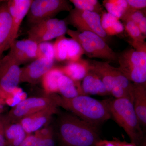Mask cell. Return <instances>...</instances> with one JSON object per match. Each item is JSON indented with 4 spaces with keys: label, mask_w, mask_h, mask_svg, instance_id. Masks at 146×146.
Listing matches in <instances>:
<instances>
[{
    "label": "cell",
    "mask_w": 146,
    "mask_h": 146,
    "mask_svg": "<svg viewBox=\"0 0 146 146\" xmlns=\"http://www.w3.org/2000/svg\"><path fill=\"white\" fill-rule=\"evenodd\" d=\"M54 128L58 146H96L98 127L69 112H58Z\"/></svg>",
    "instance_id": "6da1fadb"
},
{
    "label": "cell",
    "mask_w": 146,
    "mask_h": 146,
    "mask_svg": "<svg viewBox=\"0 0 146 146\" xmlns=\"http://www.w3.org/2000/svg\"><path fill=\"white\" fill-rule=\"evenodd\" d=\"M59 107L97 127L111 119L105 100L99 101L88 96L71 99L60 96Z\"/></svg>",
    "instance_id": "7a4b0ae2"
},
{
    "label": "cell",
    "mask_w": 146,
    "mask_h": 146,
    "mask_svg": "<svg viewBox=\"0 0 146 146\" xmlns=\"http://www.w3.org/2000/svg\"><path fill=\"white\" fill-rule=\"evenodd\" d=\"M111 118L122 128L136 146H146L144 131L138 121L133 103L125 98L105 100Z\"/></svg>",
    "instance_id": "3957f363"
},
{
    "label": "cell",
    "mask_w": 146,
    "mask_h": 146,
    "mask_svg": "<svg viewBox=\"0 0 146 146\" xmlns=\"http://www.w3.org/2000/svg\"><path fill=\"white\" fill-rule=\"evenodd\" d=\"M67 33L79 44L84 54L90 58H98L109 62L118 61V54L101 37L89 31L80 32L68 29Z\"/></svg>",
    "instance_id": "277c9868"
},
{
    "label": "cell",
    "mask_w": 146,
    "mask_h": 146,
    "mask_svg": "<svg viewBox=\"0 0 146 146\" xmlns=\"http://www.w3.org/2000/svg\"><path fill=\"white\" fill-rule=\"evenodd\" d=\"M119 69L133 83L146 84V48L129 49L118 54Z\"/></svg>",
    "instance_id": "5b68a950"
},
{
    "label": "cell",
    "mask_w": 146,
    "mask_h": 146,
    "mask_svg": "<svg viewBox=\"0 0 146 146\" xmlns=\"http://www.w3.org/2000/svg\"><path fill=\"white\" fill-rule=\"evenodd\" d=\"M60 96L58 94H46L43 96L25 99L15 105L4 117L9 122L18 123L23 118L52 107H59Z\"/></svg>",
    "instance_id": "8992f818"
},
{
    "label": "cell",
    "mask_w": 146,
    "mask_h": 146,
    "mask_svg": "<svg viewBox=\"0 0 146 146\" xmlns=\"http://www.w3.org/2000/svg\"><path fill=\"white\" fill-rule=\"evenodd\" d=\"M70 3L66 0H33L27 16L28 22L32 26L62 11L70 12L72 9Z\"/></svg>",
    "instance_id": "52a82bcc"
},
{
    "label": "cell",
    "mask_w": 146,
    "mask_h": 146,
    "mask_svg": "<svg viewBox=\"0 0 146 146\" xmlns=\"http://www.w3.org/2000/svg\"><path fill=\"white\" fill-rule=\"evenodd\" d=\"M65 21L80 32H91L99 36L106 43L109 41V36L102 27L101 16L98 13L75 8L70 11Z\"/></svg>",
    "instance_id": "ba28073f"
},
{
    "label": "cell",
    "mask_w": 146,
    "mask_h": 146,
    "mask_svg": "<svg viewBox=\"0 0 146 146\" xmlns=\"http://www.w3.org/2000/svg\"><path fill=\"white\" fill-rule=\"evenodd\" d=\"M21 68L8 54L0 58V97L5 101L20 83Z\"/></svg>",
    "instance_id": "9c48e42d"
},
{
    "label": "cell",
    "mask_w": 146,
    "mask_h": 146,
    "mask_svg": "<svg viewBox=\"0 0 146 146\" xmlns=\"http://www.w3.org/2000/svg\"><path fill=\"white\" fill-rule=\"evenodd\" d=\"M54 61L36 58L28 65L21 68L20 83L35 85L41 82L46 73L54 66Z\"/></svg>",
    "instance_id": "30bf717a"
},
{
    "label": "cell",
    "mask_w": 146,
    "mask_h": 146,
    "mask_svg": "<svg viewBox=\"0 0 146 146\" xmlns=\"http://www.w3.org/2000/svg\"><path fill=\"white\" fill-rule=\"evenodd\" d=\"M38 44L29 39L15 40L11 45L8 54L21 66L37 58Z\"/></svg>",
    "instance_id": "8fae6325"
},
{
    "label": "cell",
    "mask_w": 146,
    "mask_h": 146,
    "mask_svg": "<svg viewBox=\"0 0 146 146\" xmlns=\"http://www.w3.org/2000/svg\"><path fill=\"white\" fill-rule=\"evenodd\" d=\"M58 106H52L23 118L19 122L28 135L49 125L53 116L59 112Z\"/></svg>",
    "instance_id": "7c38bea8"
},
{
    "label": "cell",
    "mask_w": 146,
    "mask_h": 146,
    "mask_svg": "<svg viewBox=\"0 0 146 146\" xmlns=\"http://www.w3.org/2000/svg\"><path fill=\"white\" fill-rule=\"evenodd\" d=\"M32 1L9 0L7 2L12 21L11 44L17 39L21 24L27 15Z\"/></svg>",
    "instance_id": "4fadbf2b"
},
{
    "label": "cell",
    "mask_w": 146,
    "mask_h": 146,
    "mask_svg": "<svg viewBox=\"0 0 146 146\" xmlns=\"http://www.w3.org/2000/svg\"><path fill=\"white\" fill-rule=\"evenodd\" d=\"M7 2L2 1L0 3V58L11 44L12 21Z\"/></svg>",
    "instance_id": "5bb4252c"
},
{
    "label": "cell",
    "mask_w": 146,
    "mask_h": 146,
    "mask_svg": "<svg viewBox=\"0 0 146 146\" xmlns=\"http://www.w3.org/2000/svg\"><path fill=\"white\" fill-rule=\"evenodd\" d=\"M133 104L141 127H146V84L133 83Z\"/></svg>",
    "instance_id": "9a60e30c"
},
{
    "label": "cell",
    "mask_w": 146,
    "mask_h": 146,
    "mask_svg": "<svg viewBox=\"0 0 146 146\" xmlns=\"http://www.w3.org/2000/svg\"><path fill=\"white\" fill-rule=\"evenodd\" d=\"M82 91L83 95H109L104 84L96 74L89 70L81 83Z\"/></svg>",
    "instance_id": "2e32d148"
},
{
    "label": "cell",
    "mask_w": 146,
    "mask_h": 146,
    "mask_svg": "<svg viewBox=\"0 0 146 146\" xmlns=\"http://www.w3.org/2000/svg\"><path fill=\"white\" fill-rule=\"evenodd\" d=\"M89 70L93 71L98 76L104 84L109 95L115 85L112 66L107 61H98L88 60Z\"/></svg>",
    "instance_id": "e0dca14e"
},
{
    "label": "cell",
    "mask_w": 146,
    "mask_h": 146,
    "mask_svg": "<svg viewBox=\"0 0 146 146\" xmlns=\"http://www.w3.org/2000/svg\"><path fill=\"white\" fill-rule=\"evenodd\" d=\"M59 67L63 74L78 83H81L89 69L88 60L82 58L78 61L69 62L66 65Z\"/></svg>",
    "instance_id": "ac0fdd59"
},
{
    "label": "cell",
    "mask_w": 146,
    "mask_h": 146,
    "mask_svg": "<svg viewBox=\"0 0 146 146\" xmlns=\"http://www.w3.org/2000/svg\"><path fill=\"white\" fill-rule=\"evenodd\" d=\"M4 125V133L7 146H20L28 134L19 123L9 122L1 118Z\"/></svg>",
    "instance_id": "d6986e66"
},
{
    "label": "cell",
    "mask_w": 146,
    "mask_h": 146,
    "mask_svg": "<svg viewBox=\"0 0 146 146\" xmlns=\"http://www.w3.org/2000/svg\"><path fill=\"white\" fill-rule=\"evenodd\" d=\"M68 29L65 20H60L58 25L53 29L45 30L43 31L28 34V39L34 41L37 44L51 40L65 35Z\"/></svg>",
    "instance_id": "ffe728a7"
},
{
    "label": "cell",
    "mask_w": 146,
    "mask_h": 146,
    "mask_svg": "<svg viewBox=\"0 0 146 146\" xmlns=\"http://www.w3.org/2000/svg\"><path fill=\"white\" fill-rule=\"evenodd\" d=\"M58 93L60 96L67 99L73 98L83 95L81 83H77L67 76L63 75L58 81Z\"/></svg>",
    "instance_id": "44dd1931"
},
{
    "label": "cell",
    "mask_w": 146,
    "mask_h": 146,
    "mask_svg": "<svg viewBox=\"0 0 146 146\" xmlns=\"http://www.w3.org/2000/svg\"><path fill=\"white\" fill-rule=\"evenodd\" d=\"M63 74L60 67L54 66L48 71L42 78L41 82L46 94L58 93V79Z\"/></svg>",
    "instance_id": "7402d4cb"
},
{
    "label": "cell",
    "mask_w": 146,
    "mask_h": 146,
    "mask_svg": "<svg viewBox=\"0 0 146 146\" xmlns=\"http://www.w3.org/2000/svg\"><path fill=\"white\" fill-rule=\"evenodd\" d=\"M101 24L108 36L119 34L125 29L124 25L119 19L108 12H104L102 14Z\"/></svg>",
    "instance_id": "603a6c76"
},
{
    "label": "cell",
    "mask_w": 146,
    "mask_h": 146,
    "mask_svg": "<svg viewBox=\"0 0 146 146\" xmlns=\"http://www.w3.org/2000/svg\"><path fill=\"white\" fill-rule=\"evenodd\" d=\"M103 4L108 13L119 19H121L128 7L126 0H105Z\"/></svg>",
    "instance_id": "cb8c5ba5"
},
{
    "label": "cell",
    "mask_w": 146,
    "mask_h": 146,
    "mask_svg": "<svg viewBox=\"0 0 146 146\" xmlns=\"http://www.w3.org/2000/svg\"><path fill=\"white\" fill-rule=\"evenodd\" d=\"M70 2L76 9L95 12L100 16L104 12L101 5L97 0H70Z\"/></svg>",
    "instance_id": "d4e9b609"
},
{
    "label": "cell",
    "mask_w": 146,
    "mask_h": 146,
    "mask_svg": "<svg viewBox=\"0 0 146 146\" xmlns=\"http://www.w3.org/2000/svg\"><path fill=\"white\" fill-rule=\"evenodd\" d=\"M68 38L65 35L56 38L53 43L55 60L58 62L66 60L68 52Z\"/></svg>",
    "instance_id": "484cf974"
},
{
    "label": "cell",
    "mask_w": 146,
    "mask_h": 146,
    "mask_svg": "<svg viewBox=\"0 0 146 146\" xmlns=\"http://www.w3.org/2000/svg\"><path fill=\"white\" fill-rule=\"evenodd\" d=\"M55 136L50 138H42L34 134L27 136L20 146H56Z\"/></svg>",
    "instance_id": "4316f807"
},
{
    "label": "cell",
    "mask_w": 146,
    "mask_h": 146,
    "mask_svg": "<svg viewBox=\"0 0 146 146\" xmlns=\"http://www.w3.org/2000/svg\"><path fill=\"white\" fill-rule=\"evenodd\" d=\"M124 26L127 34L133 41L131 43L132 46L145 42V36L141 33L136 24L131 21H128L125 23Z\"/></svg>",
    "instance_id": "83f0119b"
},
{
    "label": "cell",
    "mask_w": 146,
    "mask_h": 146,
    "mask_svg": "<svg viewBox=\"0 0 146 146\" xmlns=\"http://www.w3.org/2000/svg\"><path fill=\"white\" fill-rule=\"evenodd\" d=\"M112 72L115 84L119 85L129 93L133 99V83L120 70L119 68L112 66Z\"/></svg>",
    "instance_id": "f1b7e54d"
},
{
    "label": "cell",
    "mask_w": 146,
    "mask_h": 146,
    "mask_svg": "<svg viewBox=\"0 0 146 146\" xmlns=\"http://www.w3.org/2000/svg\"><path fill=\"white\" fill-rule=\"evenodd\" d=\"M83 54V50L79 44L72 38L68 39L66 60L68 62L78 61L81 59Z\"/></svg>",
    "instance_id": "f546056e"
},
{
    "label": "cell",
    "mask_w": 146,
    "mask_h": 146,
    "mask_svg": "<svg viewBox=\"0 0 146 146\" xmlns=\"http://www.w3.org/2000/svg\"><path fill=\"white\" fill-rule=\"evenodd\" d=\"M37 58H45L55 61L53 43L47 42L38 44Z\"/></svg>",
    "instance_id": "4dcf8cb0"
},
{
    "label": "cell",
    "mask_w": 146,
    "mask_h": 146,
    "mask_svg": "<svg viewBox=\"0 0 146 146\" xmlns=\"http://www.w3.org/2000/svg\"><path fill=\"white\" fill-rule=\"evenodd\" d=\"M143 10H133L128 7L121 19L124 23L131 21L138 25L141 20L145 16Z\"/></svg>",
    "instance_id": "1f68e13d"
},
{
    "label": "cell",
    "mask_w": 146,
    "mask_h": 146,
    "mask_svg": "<svg viewBox=\"0 0 146 146\" xmlns=\"http://www.w3.org/2000/svg\"><path fill=\"white\" fill-rule=\"evenodd\" d=\"M110 95L115 99H127L133 103V99L130 94L119 85L117 84L114 85L110 92Z\"/></svg>",
    "instance_id": "d6a6232c"
},
{
    "label": "cell",
    "mask_w": 146,
    "mask_h": 146,
    "mask_svg": "<svg viewBox=\"0 0 146 146\" xmlns=\"http://www.w3.org/2000/svg\"><path fill=\"white\" fill-rule=\"evenodd\" d=\"M34 135L42 138H50L54 137V129L52 126L48 125L40 129L34 133Z\"/></svg>",
    "instance_id": "836d02e7"
},
{
    "label": "cell",
    "mask_w": 146,
    "mask_h": 146,
    "mask_svg": "<svg viewBox=\"0 0 146 146\" xmlns=\"http://www.w3.org/2000/svg\"><path fill=\"white\" fill-rule=\"evenodd\" d=\"M128 7L133 10L145 9L146 0H126Z\"/></svg>",
    "instance_id": "e575fe53"
},
{
    "label": "cell",
    "mask_w": 146,
    "mask_h": 146,
    "mask_svg": "<svg viewBox=\"0 0 146 146\" xmlns=\"http://www.w3.org/2000/svg\"><path fill=\"white\" fill-rule=\"evenodd\" d=\"M140 31L144 36L146 35V17H144L137 25Z\"/></svg>",
    "instance_id": "d590c367"
},
{
    "label": "cell",
    "mask_w": 146,
    "mask_h": 146,
    "mask_svg": "<svg viewBox=\"0 0 146 146\" xmlns=\"http://www.w3.org/2000/svg\"><path fill=\"white\" fill-rule=\"evenodd\" d=\"M113 141L116 146H136L132 143H128L126 141H121L117 138H115Z\"/></svg>",
    "instance_id": "8d00e7d4"
},
{
    "label": "cell",
    "mask_w": 146,
    "mask_h": 146,
    "mask_svg": "<svg viewBox=\"0 0 146 146\" xmlns=\"http://www.w3.org/2000/svg\"><path fill=\"white\" fill-rule=\"evenodd\" d=\"M96 146H116L113 141H108L107 140H100L97 143Z\"/></svg>",
    "instance_id": "74e56055"
},
{
    "label": "cell",
    "mask_w": 146,
    "mask_h": 146,
    "mask_svg": "<svg viewBox=\"0 0 146 146\" xmlns=\"http://www.w3.org/2000/svg\"><path fill=\"white\" fill-rule=\"evenodd\" d=\"M5 103L4 100L1 97H0V115L3 111Z\"/></svg>",
    "instance_id": "f35d334b"
}]
</instances>
